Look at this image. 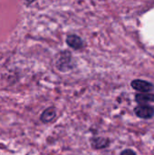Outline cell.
I'll list each match as a JSON object with an SVG mask.
<instances>
[{
	"label": "cell",
	"instance_id": "2",
	"mask_svg": "<svg viewBox=\"0 0 154 155\" xmlns=\"http://www.w3.org/2000/svg\"><path fill=\"white\" fill-rule=\"evenodd\" d=\"M131 86L133 90L139 92L140 94H151L152 91H154L153 84L143 79L133 80L131 82Z\"/></svg>",
	"mask_w": 154,
	"mask_h": 155
},
{
	"label": "cell",
	"instance_id": "7",
	"mask_svg": "<svg viewBox=\"0 0 154 155\" xmlns=\"http://www.w3.org/2000/svg\"><path fill=\"white\" fill-rule=\"evenodd\" d=\"M135 102L139 104H148L154 103V94H137L134 96Z\"/></svg>",
	"mask_w": 154,
	"mask_h": 155
},
{
	"label": "cell",
	"instance_id": "8",
	"mask_svg": "<svg viewBox=\"0 0 154 155\" xmlns=\"http://www.w3.org/2000/svg\"><path fill=\"white\" fill-rule=\"evenodd\" d=\"M120 155H137L136 152L133 149H124L123 151H122V153Z\"/></svg>",
	"mask_w": 154,
	"mask_h": 155
},
{
	"label": "cell",
	"instance_id": "6",
	"mask_svg": "<svg viewBox=\"0 0 154 155\" xmlns=\"http://www.w3.org/2000/svg\"><path fill=\"white\" fill-rule=\"evenodd\" d=\"M56 117H57V113H56L55 108L50 106L42 112V114L40 115V121L43 124H50V123L54 122Z\"/></svg>",
	"mask_w": 154,
	"mask_h": 155
},
{
	"label": "cell",
	"instance_id": "3",
	"mask_svg": "<svg viewBox=\"0 0 154 155\" xmlns=\"http://www.w3.org/2000/svg\"><path fill=\"white\" fill-rule=\"evenodd\" d=\"M133 112L138 118L143 120H150L154 117V107L150 104H138Z\"/></svg>",
	"mask_w": 154,
	"mask_h": 155
},
{
	"label": "cell",
	"instance_id": "4",
	"mask_svg": "<svg viewBox=\"0 0 154 155\" xmlns=\"http://www.w3.org/2000/svg\"><path fill=\"white\" fill-rule=\"evenodd\" d=\"M65 43L67 44V45L70 48H72L75 51H79V50L83 49L84 46V42L83 38L75 34L68 35L65 38Z\"/></svg>",
	"mask_w": 154,
	"mask_h": 155
},
{
	"label": "cell",
	"instance_id": "1",
	"mask_svg": "<svg viewBox=\"0 0 154 155\" xmlns=\"http://www.w3.org/2000/svg\"><path fill=\"white\" fill-rule=\"evenodd\" d=\"M74 60L72 53L69 50H62L55 56V67L62 73L71 71L74 68Z\"/></svg>",
	"mask_w": 154,
	"mask_h": 155
},
{
	"label": "cell",
	"instance_id": "5",
	"mask_svg": "<svg viewBox=\"0 0 154 155\" xmlns=\"http://www.w3.org/2000/svg\"><path fill=\"white\" fill-rule=\"evenodd\" d=\"M111 140L107 137L93 136L90 139V144L94 150H103L110 146Z\"/></svg>",
	"mask_w": 154,
	"mask_h": 155
}]
</instances>
